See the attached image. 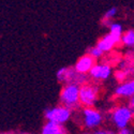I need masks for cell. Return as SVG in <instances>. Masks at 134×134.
<instances>
[{
	"label": "cell",
	"instance_id": "cell-1",
	"mask_svg": "<svg viewBox=\"0 0 134 134\" xmlns=\"http://www.w3.org/2000/svg\"><path fill=\"white\" fill-rule=\"evenodd\" d=\"M59 103L72 110L80 108V85L74 83L63 84L59 93Z\"/></svg>",
	"mask_w": 134,
	"mask_h": 134
},
{
	"label": "cell",
	"instance_id": "cell-2",
	"mask_svg": "<svg viewBox=\"0 0 134 134\" xmlns=\"http://www.w3.org/2000/svg\"><path fill=\"white\" fill-rule=\"evenodd\" d=\"M134 118V110L130 105H118L110 110L109 120L116 129H122L129 126Z\"/></svg>",
	"mask_w": 134,
	"mask_h": 134
},
{
	"label": "cell",
	"instance_id": "cell-3",
	"mask_svg": "<svg viewBox=\"0 0 134 134\" xmlns=\"http://www.w3.org/2000/svg\"><path fill=\"white\" fill-rule=\"evenodd\" d=\"M104 122V116L94 106H87L82 109V125L85 130L93 131L99 129Z\"/></svg>",
	"mask_w": 134,
	"mask_h": 134
},
{
	"label": "cell",
	"instance_id": "cell-4",
	"mask_svg": "<svg viewBox=\"0 0 134 134\" xmlns=\"http://www.w3.org/2000/svg\"><path fill=\"white\" fill-rule=\"evenodd\" d=\"M56 79L60 84L74 83L80 86L88 82L87 74L80 73L74 68H69V66H63V68L59 69L56 72Z\"/></svg>",
	"mask_w": 134,
	"mask_h": 134
},
{
	"label": "cell",
	"instance_id": "cell-5",
	"mask_svg": "<svg viewBox=\"0 0 134 134\" xmlns=\"http://www.w3.org/2000/svg\"><path fill=\"white\" fill-rule=\"evenodd\" d=\"M100 94V88L96 84L85 83L80 86V105L83 107L94 106Z\"/></svg>",
	"mask_w": 134,
	"mask_h": 134
},
{
	"label": "cell",
	"instance_id": "cell-6",
	"mask_svg": "<svg viewBox=\"0 0 134 134\" xmlns=\"http://www.w3.org/2000/svg\"><path fill=\"white\" fill-rule=\"evenodd\" d=\"M72 109L64 105H56L44 109V118L46 120L55 121L58 124L65 125L72 117Z\"/></svg>",
	"mask_w": 134,
	"mask_h": 134
},
{
	"label": "cell",
	"instance_id": "cell-7",
	"mask_svg": "<svg viewBox=\"0 0 134 134\" xmlns=\"http://www.w3.org/2000/svg\"><path fill=\"white\" fill-rule=\"evenodd\" d=\"M88 74L92 81L103 82L108 80L111 76L113 69H111V65H109L108 63H94Z\"/></svg>",
	"mask_w": 134,
	"mask_h": 134
},
{
	"label": "cell",
	"instance_id": "cell-8",
	"mask_svg": "<svg viewBox=\"0 0 134 134\" xmlns=\"http://www.w3.org/2000/svg\"><path fill=\"white\" fill-rule=\"evenodd\" d=\"M133 94H134V79L120 82L114 90V96L116 98L129 99Z\"/></svg>",
	"mask_w": 134,
	"mask_h": 134
},
{
	"label": "cell",
	"instance_id": "cell-9",
	"mask_svg": "<svg viewBox=\"0 0 134 134\" xmlns=\"http://www.w3.org/2000/svg\"><path fill=\"white\" fill-rule=\"evenodd\" d=\"M94 63H96V59L92 58L89 54H86L77 59V61L75 62L73 68L80 73L88 74V72L90 71V69L93 66Z\"/></svg>",
	"mask_w": 134,
	"mask_h": 134
},
{
	"label": "cell",
	"instance_id": "cell-10",
	"mask_svg": "<svg viewBox=\"0 0 134 134\" xmlns=\"http://www.w3.org/2000/svg\"><path fill=\"white\" fill-rule=\"evenodd\" d=\"M120 42L115 38V37H113L110 35V33H107V35H105V36H103L102 38H100L99 40H98V42H97V44L96 45L101 49L102 52H104V54L105 53H108V52H111L113 51L118 44H119Z\"/></svg>",
	"mask_w": 134,
	"mask_h": 134
},
{
	"label": "cell",
	"instance_id": "cell-11",
	"mask_svg": "<svg viewBox=\"0 0 134 134\" xmlns=\"http://www.w3.org/2000/svg\"><path fill=\"white\" fill-rule=\"evenodd\" d=\"M66 132L68 131H66L64 125L51 120H46V122H44V125L41 128L42 134H65Z\"/></svg>",
	"mask_w": 134,
	"mask_h": 134
},
{
	"label": "cell",
	"instance_id": "cell-12",
	"mask_svg": "<svg viewBox=\"0 0 134 134\" xmlns=\"http://www.w3.org/2000/svg\"><path fill=\"white\" fill-rule=\"evenodd\" d=\"M120 43L127 48L134 49V29H128L124 31Z\"/></svg>",
	"mask_w": 134,
	"mask_h": 134
},
{
	"label": "cell",
	"instance_id": "cell-13",
	"mask_svg": "<svg viewBox=\"0 0 134 134\" xmlns=\"http://www.w3.org/2000/svg\"><path fill=\"white\" fill-rule=\"evenodd\" d=\"M108 33H110L113 37H115L119 42L121 40V36L124 33V27L120 23H116V21H111L108 26Z\"/></svg>",
	"mask_w": 134,
	"mask_h": 134
},
{
	"label": "cell",
	"instance_id": "cell-14",
	"mask_svg": "<svg viewBox=\"0 0 134 134\" xmlns=\"http://www.w3.org/2000/svg\"><path fill=\"white\" fill-rule=\"evenodd\" d=\"M118 14V8L117 7H111L109 8L106 12L104 13L103 15V18H102V25L103 26H109V24L111 21L114 20V18L117 16Z\"/></svg>",
	"mask_w": 134,
	"mask_h": 134
},
{
	"label": "cell",
	"instance_id": "cell-15",
	"mask_svg": "<svg viewBox=\"0 0 134 134\" xmlns=\"http://www.w3.org/2000/svg\"><path fill=\"white\" fill-rule=\"evenodd\" d=\"M87 54H89V55H90L92 58H94L96 60L101 59V58L103 57V56H104V52H102V51L100 49L97 45L89 47V48L87 49Z\"/></svg>",
	"mask_w": 134,
	"mask_h": 134
},
{
	"label": "cell",
	"instance_id": "cell-16",
	"mask_svg": "<svg viewBox=\"0 0 134 134\" xmlns=\"http://www.w3.org/2000/svg\"><path fill=\"white\" fill-rule=\"evenodd\" d=\"M114 75H115L116 80H117L119 83H120V82H124V81H126V80L128 79V75H127V73H126L124 70H121V69H119V70L115 71Z\"/></svg>",
	"mask_w": 134,
	"mask_h": 134
},
{
	"label": "cell",
	"instance_id": "cell-17",
	"mask_svg": "<svg viewBox=\"0 0 134 134\" xmlns=\"http://www.w3.org/2000/svg\"><path fill=\"white\" fill-rule=\"evenodd\" d=\"M117 132H118L119 134H131V133H132V130H131L129 127H126V128L119 129Z\"/></svg>",
	"mask_w": 134,
	"mask_h": 134
},
{
	"label": "cell",
	"instance_id": "cell-18",
	"mask_svg": "<svg viewBox=\"0 0 134 134\" xmlns=\"http://www.w3.org/2000/svg\"><path fill=\"white\" fill-rule=\"evenodd\" d=\"M94 133L96 134H111L114 133L113 131H107V130H100V129H97L94 130Z\"/></svg>",
	"mask_w": 134,
	"mask_h": 134
},
{
	"label": "cell",
	"instance_id": "cell-19",
	"mask_svg": "<svg viewBox=\"0 0 134 134\" xmlns=\"http://www.w3.org/2000/svg\"><path fill=\"white\" fill-rule=\"evenodd\" d=\"M129 105L132 107V109L134 110V94L131 97V98H129Z\"/></svg>",
	"mask_w": 134,
	"mask_h": 134
}]
</instances>
